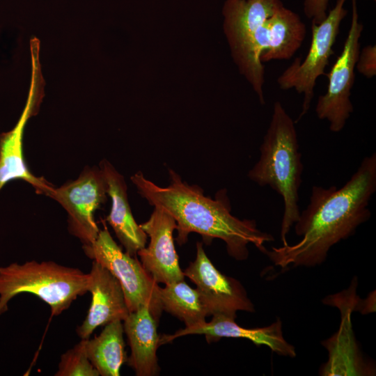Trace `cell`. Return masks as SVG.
Returning <instances> with one entry per match:
<instances>
[{
  "label": "cell",
  "mask_w": 376,
  "mask_h": 376,
  "mask_svg": "<svg viewBox=\"0 0 376 376\" xmlns=\"http://www.w3.org/2000/svg\"><path fill=\"white\" fill-rule=\"evenodd\" d=\"M261 62L289 60L305 39L306 27L297 13L281 5L263 25Z\"/></svg>",
  "instance_id": "cell-18"
},
{
  "label": "cell",
  "mask_w": 376,
  "mask_h": 376,
  "mask_svg": "<svg viewBox=\"0 0 376 376\" xmlns=\"http://www.w3.org/2000/svg\"><path fill=\"white\" fill-rule=\"evenodd\" d=\"M295 123L279 101L274 103L269 125L260 146V157L248 172L260 187L269 186L281 196L283 214L281 225L282 245L300 214L299 189L304 165L299 150Z\"/></svg>",
  "instance_id": "cell-3"
},
{
  "label": "cell",
  "mask_w": 376,
  "mask_h": 376,
  "mask_svg": "<svg viewBox=\"0 0 376 376\" xmlns=\"http://www.w3.org/2000/svg\"><path fill=\"white\" fill-rule=\"evenodd\" d=\"M329 0H304V13L311 24L320 23L328 13Z\"/></svg>",
  "instance_id": "cell-23"
},
{
  "label": "cell",
  "mask_w": 376,
  "mask_h": 376,
  "mask_svg": "<svg viewBox=\"0 0 376 376\" xmlns=\"http://www.w3.org/2000/svg\"><path fill=\"white\" fill-rule=\"evenodd\" d=\"M346 1L336 0L335 6L320 23L311 24V40L306 57L303 60L296 58L276 79L281 89H295L304 95L302 109L295 123L308 113L317 79L324 75L330 57L334 54L333 47L340 24L347 15V10L344 8Z\"/></svg>",
  "instance_id": "cell-6"
},
{
  "label": "cell",
  "mask_w": 376,
  "mask_h": 376,
  "mask_svg": "<svg viewBox=\"0 0 376 376\" xmlns=\"http://www.w3.org/2000/svg\"><path fill=\"white\" fill-rule=\"evenodd\" d=\"M107 183L100 166H86L75 180L54 187L47 196L57 201L68 213V230L83 246L91 245L100 230L94 212L107 199Z\"/></svg>",
  "instance_id": "cell-9"
},
{
  "label": "cell",
  "mask_w": 376,
  "mask_h": 376,
  "mask_svg": "<svg viewBox=\"0 0 376 376\" xmlns=\"http://www.w3.org/2000/svg\"><path fill=\"white\" fill-rule=\"evenodd\" d=\"M88 273V292L92 299L85 320L77 329L81 339L89 338L98 327L123 321L130 313L121 285L110 271L93 260Z\"/></svg>",
  "instance_id": "cell-15"
},
{
  "label": "cell",
  "mask_w": 376,
  "mask_h": 376,
  "mask_svg": "<svg viewBox=\"0 0 376 376\" xmlns=\"http://www.w3.org/2000/svg\"><path fill=\"white\" fill-rule=\"evenodd\" d=\"M210 322L191 327H185L171 335L160 336V345L170 343L176 338L202 334L208 343L218 341L222 338H239L251 340L255 345H265L272 352L283 357L294 358L297 353L295 347L284 338L282 324L279 318L270 325L248 329L238 325L235 319L224 315H214Z\"/></svg>",
  "instance_id": "cell-14"
},
{
  "label": "cell",
  "mask_w": 376,
  "mask_h": 376,
  "mask_svg": "<svg viewBox=\"0 0 376 376\" xmlns=\"http://www.w3.org/2000/svg\"><path fill=\"white\" fill-rule=\"evenodd\" d=\"M32 77L24 110L15 127L0 134V191L13 180L30 184L39 194H47L54 186L44 178L36 177L29 170L23 153V136L28 120L37 113L43 96L38 53H31Z\"/></svg>",
  "instance_id": "cell-10"
},
{
  "label": "cell",
  "mask_w": 376,
  "mask_h": 376,
  "mask_svg": "<svg viewBox=\"0 0 376 376\" xmlns=\"http://www.w3.org/2000/svg\"><path fill=\"white\" fill-rule=\"evenodd\" d=\"M88 282L89 273L54 261L0 267V316L13 297L24 292L39 297L49 306L52 315H58L88 292Z\"/></svg>",
  "instance_id": "cell-4"
},
{
  "label": "cell",
  "mask_w": 376,
  "mask_h": 376,
  "mask_svg": "<svg viewBox=\"0 0 376 376\" xmlns=\"http://www.w3.org/2000/svg\"><path fill=\"white\" fill-rule=\"evenodd\" d=\"M374 1H375V0H374Z\"/></svg>",
  "instance_id": "cell-24"
},
{
  "label": "cell",
  "mask_w": 376,
  "mask_h": 376,
  "mask_svg": "<svg viewBox=\"0 0 376 376\" xmlns=\"http://www.w3.org/2000/svg\"><path fill=\"white\" fill-rule=\"evenodd\" d=\"M122 322H111L97 336L84 339L87 357L101 376H119L121 366L127 361Z\"/></svg>",
  "instance_id": "cell-19"
},
{
  "label": "cell",
  "mask_w": 376,
  "mask_h": 376,
  "mask_svg": "<svg viewBox=\"0 0 376 376\" xmlns=\"http://www.w3.org/2000/svg\"><path fill=\"white\" fill-rule=\"evenodd\" d=\"M154 207L149 219L140 224L150 237L149 244L137 255L143 267L158 284L183 281L185 276L179 265L173 237L176 222L164 209Z\"/></svg>",
  "instance_id": "cell-12"
},
{
  "label": "cell",
  "mask_w": 376,
  "mask_h": 376,
  "mask_svg": "<svg viewBox=\"0 0 376 376\" xmlns=\"http://www.w3.org/2000/svg\"><path fill=\"white\" fill-rule=\"evenodd\" d=\"M352 1V21L347 38L329 73L327 91L319 96L315 109L317 117L328 121L330 131L334 133L344 128L354 111L350 97L363 25L359 21L357 0Z\"/></svg>",
  "instance_id": "cell-8"
},
{
  "label": "cell",
  "mask_w": 376,
  "mask_h": 376,
  "mask_svg": "<svg viewBox=\"0 0 376 376\" xmlns=\"http://www.w3.org/2000/svg\"><path fill=\"white\" fill-rule=\"evenodd\" d=\"M169 173L170 184L166 187L146 179L140 171L130 179L151 205L162 207L174 218L179 245L187 242L191 233H196L208 242L214 238L223 240L228 253L237 260L248 258L249 244L265 253V243L274 241V237L258 229L255 220L233 216L226 189H220L212 199L205 196L199 186L182 181L173 170Z\"/></svg>",
  "instance_id": "cell-2"
},
{
  "label": "cell",
  "mask_w": 376,
  "mask_h": 376,
  "mask_svg": "<svg viewBox=\"0 0 376 376\" xmlns=\"http://www.w3.org/2000/svg\"><path fill=\"white\" fill-rule=\"evenodd\" d=\"M183 273L196 284L209 315H224L235 319L239 311H255L254 305L242 284L214 267L201 242L196 244V259Z\"/></svg>",
  "instance_id": "cell-11"
},
{
  "label": "cell",
  "mask_w": 376,
  "mask_h": 376,
  "mask_svg": "<svg viewBox=\"0 0 376 376\" xmlns=\"http://www.w3.org/2000/svg\"><path fill=\"white\" fill-rule=\"evenodd\" d=\"M83 250L88 258L107 268L118 280L130 313L147 306L159 322L163 309L158 283L136 257L123 251L106 228L100 230L95 241L83 246Z\"/></svg>",
  "instance_id": "cell-7"
},
{
  "label": "cell",
  "mask_w": 376,
  "mask_h": 376,
  "mask_svg": "<svg viewBox=\"0 0 376 376\" xmlns=\"http://www.w3.org/2000/svg\"><path fill=\"white\" fill-rule=\"evenodd\" d=\"M99 166L107 183V194L111 199V208L107 221L125 252L136 257L138 251L146 246L148 235L133 217L124 177L106 159L102 160Z\"/></svg>",
  "instance_id": "cell-16"
},
{
  "label": "cell",
  "mask_w": 376,
  "mask_h": 376,
  "mask_svg": "<svg viewBox=\"0 0 376 376\" xmlns=\"http://www.w3.org/2000/svg\"><path fill=\"white\" fill-rule=\"evenodd\" d=\"M124 333L130 347L128 365L137 376L157 375L159 370L157 350L160 346L155 320L149 308L141 306L130 312L123 321Z\"/></svg>",
  "instance_id": "cell-17"
},
{
  "label": "cell",
  "mask_w": 376,
  "mask_h": 376,
  "mask_svg": "<svg viewBox=\"0 0 376 376\" xmlns=\"http://www.w3.org/2000/svg\"><path fill=\"white\" fill-rule=\"evenodd\" d=\"M351 289V286H350ZM327 297L324 303L339 308L342 324L331 338L322 342L329 353L322 368V375H373L375 368L366 363L358 348L352 330L350 315L359 301L354 289Z\"/></svg>",
  "instance_id": "cell-13"
},
{
  "label": "cell",
  "mask_w": 376,
  "mask_h": 376,
  "mask_svg": "<svg viewBox=\"0 0 376 376\" xmlns=\"http://www.w3.org/2000/svg\"><path fill=\"white\" fill-rule=\"evenodd\" d=\"M376 191V152L361 160L341 187L313 186L309 203L295 224L301 240L273 246L265 254L282 269L314 267L324 263L330 249L354 235L371 216L370 201Z\"/></svg>",
  "instance_id": "cell-1"
},
{
  "label": "cell",
  "mask_w": 376,
  "mask_h": 376,
  "mask_svg": "<svg viewBox=\"0 0 376 376\" xmlns=\"http://www.w3.org/2000/svg\"><path fill=\"white\" fill-rule=\"evenodd\" d=\"M55 376H99V373L88 359L84 339L63 353Z\"/></svg>",
  "instance_id": "cell-21"
},
{
  "label": "cell",
  "mask_w": 376,
  "mask_h": 376,
  "mask_svg": "<svg viewBox=\"0 0 376 376\" xmlns=\"http://www.w3.org/2000/svg\"><path fill=\"white\" fill-rule=\"evenodd\" d=\"M281 0H226L222 13L224 31L231 54L241 74L265 104V67L260 41L265 19L281 5Z\"/></svg>",
  "instance_id": "cell-5"
},
{
  "label": "cell",
  "mask_w": 376,
  "mask_h": 376,
  "mask_svg": "<svg viewBox=\"0 0 376 376\" xmlns=\"http://www.w3.org/2000/svg\"><path fill=\"white\" fill-rule=\"evenodd\" d=\"M355 69L365 77L376 75V46L369 45L359 51Z\"/></svg>",
  "instance_id": "cell-22"
},
{
  "label": "cell",
  "mask_w": 376,
  "mask_h": 376,
  "mask_svg": "<svg viewBox=\"0 0 376 376\" xmlns=\"http://www.w3.org/2000/svg\"><path fill=\"white\" fill-rule=\"evenodd\" d=\"M159 298L163 311L180 319L185 327L201 324L209 315L197 289L185 280L159 287Z\"/></svg>",
  "instance_id": "cell-20"
}]
</instances>
